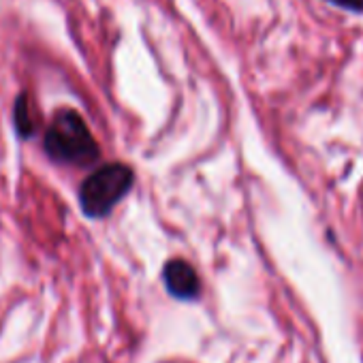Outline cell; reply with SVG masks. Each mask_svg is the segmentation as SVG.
<instances>
[{"label":"cell","mask_w":363,"mask_h":363,"mask_svg":"<svg viewBox=\"0 0 363 363\" xmlns=\"http://www.w3.org/2000/svg\"><path fill=\"white\" fill-rule=\"evenodd\" d=\"M45 152L56 162L67 164H90L99 158V145L88 130L84 118L73 109L56 113L45 130Z\"/></svg>","instance_id":"obj_1"},{"label":"cell","mask_w":363,"mask_h":363,"mask_svg":"<svg viewBox=\"0 0 363 363\" xmlns=\"http://www.w3.org/2000/svg\"><path fill=\"white\" fill-rule=\"evenodd\" d=\"M135 182L133 169L122 162H109L92 171L79 189V203L86 216L103 218L130 191Z\"/></svg>","instance_id":"obj_2"},{"label":"cell","mask_w":363,"mask_h":363,"mask_svg":"<svg viewBox=\"0 0 363 363\" xmlns=\"http://www.w3.org/2000/svg\"><path fill=\"white\" fill-rule=\"evenodd\" d=\"M162 280H164L169 295H173L175 299H195L201 291L197 272L186 261H179V259H173L164 265Z\"/></svg>","instance_id":"obj_3"},{"label":"cell","mask_w":363,"mask_h":363,"mask_svg":"<svg viewBox=\"0 0 363 363\" xmlns=\"http://www.w3.org/2000/svg\"><path fill=\"white\" fill-rule=\"evenodd\" d=\"M16 128L22 137H30L35 130V122L30 116V105H28V96L22 94L16 103Z\"/></svg>","instance_id":"obj_4"},{"label":"cell","mask_w":363,"mask_h":363,"mask_svg":"<svg viewBox=\"0 0 363 363\" xmlns=\"http://www.w3.org/2000/svg\"><path fill=\"white\" fill-rule=\"evenodd\" d=\"M327 3L348 13H357V16L363 13V0H327Z\"/></svg>","instance_id":"obj_5"}]
</instances>
